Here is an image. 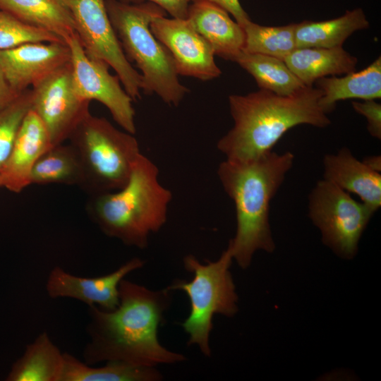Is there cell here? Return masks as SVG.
I'll list each match as a JSON object with an SVG mask.
<instances>
[{"instance_id": "obj_8", "label": "cell", "mask_w": 381, "mask_h": 381, "mask_svg": "<svg viewBox=\"0 0 381 381\" xmlns=\"http://www.w3.org/2000/svg\"><path fill=\"white\" fill-rule=\"evenodd\" d=\"M375 212L332 183L318 181L308 196V216L322 241L344 259L353 258L360 238Z\"/></svg>"}, {"instance_id": "obj_17", "label": "cell", "mask_w": 381, "mask_h": 381, "mask_svg": "<svg viewBox=\"0 0 381 381\" xmlns=\"http://www.w3.org/2000/svg\"><path fill=\"white\" fill-rule=\"evenodd\" d=\"M324 179L358 196L375 212L381 205V174L353 156L347 147L323 159Z\"/></svg>"}, {"instance_id": "obj_22", "label": "cell", "mask_w": 381, "mask_h": 381, "mask_svg": "<svg viewBox=\"0 0 381 381\" xmlns=\"http://www.w3.org/2000/svg\"><path fill=\"white\" fill-rule=\"evenodd\" d=\"M369 22L361 8L346 11L337 18L322 21L303 20L295 23L296 48L342 47L353 32L366 29Z\"/></svg>"}, {"instance_id": "obj_34", "label": "cell", "mask_w": 381, "mask_h": 381, "mask_svg": "<svg viewBox=\"0 0 381 381\" xmlns=\"http://www.w3.org/2000/svg\"><path fill=\"white\" fill-rule=\"evenodd\" d=\"M1 187H2V185H1V179H0V188Z\"/></svg>"}, {"instance_id": "obj_24", "label": "cell", "mask_w": 381, "mask_h": 381, "mask_svg": "<svg viewBox=\"0 0 381 381\" xmlns=\"http://www.w3.org/2000/svg\"><path fill=\"white\" fill-rule=\"evenodd\" d=\"M64 361L59 381H158L162 375L156 367L109 361L101 367H92L74 356L64 353Z\"/></svg>"}, {"instance_id": "obj_25", "label": "cell", "mask_w": 381, "mask_h": 381, "mask_svg": "<svg viewBox=\"0 0 381 381\" xmlns=\"http://www.w3.org/2000/svg\"><path fill=\"white\" fill-rule=\"evenodd\" d=\"M234 61L253 77L260 89L289 96L306 87L282 59L242 51Z\"/></svg>"}, {"instance_id": "obj_5", "label": "cell", "mask_w": 381, "mask_h": 381, "mask_svg": "<svg viewBox=\"0 0 381 381\" xmlns=\"http://www.w3.org/2000/svg\"><path fill=\"white\" fill-rule=\"evenodd\" d=\"M107 13L123 53L141 71L142 92L156 94L170 106H178L189 90L180 83L168 49L152 33L150 25L166 11L150 1L126 4L105 0Z\"/></svg>"}, {"instance_id": "obj_15", "label": "cell", "mask_w": 381, "mask_h": 381, "mask_svg": "<svg viewBox=\"0 0 381 381\" xmlns=\"http://www.w3.org/2000/svg\"><path fill=\"white\" fill-rule=\"evenodd\" d=\"M52 146L44 125L30 109L22 122L10 156L0 172L2 187L20 193L30 185V174L35 162Z\"/></svg>"}, {"instance_id": "obj_26", "label": "cell", "mask_w": 381, "mask_h": 381, "mask_svg": "<svg viewBox=\"0 0 381 381\" xmlns=\"http://www.w3.org/2000/svg\"><path fill=\"white\" fill-rule=\"evenodd\" d=\"M243 51L284 60L295 49V23L265 26L248 21L243 25Z\"/></svg>"}, {"instance_id": "obj_10", "label": "cell", "mask_w": 381, "mask_h": 381, "mask_svg": "<svg viewBox=\"0 0 381 381\" xmlns=\"http://www.w3.org/2000/svg\"><path fill=\"white\" fill-rule=\"evenodd\" d=\"M66 43L71 52L73 81L78 95L84 100H96L102 104L116 123L134 135L136 127L133 100L119 77L109 73L107 63L87 55L76 34Z\"/></svg>"}, {"instance_id": "obj_4", "label": "cell", "mask_w": 381, "mask_h": 381, "mask_svg": "<svg viewBox=\"0 0 381 381\" xmlns=\"http://www.w3.org/2000/svg\"><path fill=\"white\" fill-rule=\"evenodd\" d=\"M159 174L157 165L141 154L124 186L93 196L88 212L105 235L126 246L147 248L150 234L166 223L172 199Z\"/></svg>"}, {"instance_id": "obj_19", "label": "cell", "mask_w": 381, "mask_h": 381, "mask_svg": "<svg viewBox=\"0 0 381 381\" xmlns=\"http://www.w3.org/2000/svg\"><path fill=\"white\" fill-rule=\"evenodd\" d=\"M315 83L316 87L322 92L320 104L327 114L334 110L340 100L380 99L381 57L361 71H355L342 77H323Z\"/></svg>"}, {"instance_id": "obj_7", "label": "cell", "mask_w": 381, "mask_h": 381, "mask_svg": "<svg viewBox=\"0 0 381 381\" xmlns=\"http://www.w3.org/2000/svg\"><path fill=\"white\" fill-rule=\"evenodd\" d=\"M68 140L78 152L86 174V186L95 195L112 192L127 183L142 154L137 139L90 112Z\"/></svg>"}, {"instance_id": "obj_9", "label": "cell", "mask_w": 381, "mask_h": 381, "mask_svg": "<svg viewBox=\"0 0 381 381\" xmlns=\"http://www.w3.org/2000/svg\"><path fill=\"white\" fill-rule=\"evenodd\" d=\"M70 11L87 55L112 68L133 101L141 99L143 80L126 59L109 20L105 0H61Z\"/></svg>"}, {"instance_id": "obj_1", "label": "cell", "mask_w": 381, "mask_h": 381, "mask_svg": "<svg viewBox=\"0 0 381 381\" xmlns=\"http://www.w3.org/2000/svg\"><path fill=\"white\" fill-rule=\"evenodd\" d=\"M119 291V303L115 309L89 307L90 339L83 350L84 362L92 365L120 361L156 367L186 361L183 354L167 349L158 338L172 291L167 287L153 291L123 279Z\"/></svg>"}, {"instance_id": "obj_27", "label": "cell", "mask_w": 381, "mask_h": 381, "mask_svg": "<svg viewBox=\"0 0 381 381\" xmlns=\"http://www.w3.org/2000/svg\"><path fill=\"white\" fill-rule=\"evenodd\" d=\"M32 107L31 88L0 109V172L6 164L22 122Z\"/></svg>"}, {"instance_id": "obj_33", "label": "cell", "mask_w": 381, "mask_h": 381, "mask_svg": "<svg viewBox=\"0 0 381 381\" xmlns=\"http://www.w3.org/2000/svg\"><path fill=\"white\" fill-rule=\"evenodd\" d=\"M363 162L371 169L380 173V170H381L380 156H377V155L368 156L364 158Z\"/></svg>"}, {"instance_id": "obj_6", "label": "cell", "mask_w": 381, "mask_h": 381, "mask_svg": "<svg viewBox=\"0 0 381 381\" xmlns=\"http://www.w3.org/2000/svg\"><path fill=\"white\" fill-rule=\"evenodd\" d=\"M233 257L226 249L215 261L202 264L193 255L183 258L185 269L193 273L190 281L178 279L167 288L184 291L190 301V310L181 323L188 335V345H196L205 356L211 355L210 334L213 316H234L238 311V296L229 270Z\"/></svg>"}, {"instance_id": "obj_23", "label": "cell", "mask_w": 381, "mask_h": 381, "mask_svg": "<svg viewBox=\"0 0 381 381\" xmlns=\"http://www.w3.org/2000/svg\"><path fill=\"white\" fill-rule=\"evenodd\" d=\"M82 161L71 144L52 146L35 162L30 177L31 184L63 183L86 186Z\"/></svg>"}, {"instance_id": "obj_18", "label": "cell", "mask_w": 381, "mask_h": 381, "mask_svg": "<svg viewBox=\"0 0 381 381\" xmlns=\"http://www.w3.org/2000/svg\"><path fill=\"white\" fill-rule=\"evenodd\" d=\"M284 61L306 86L327 75L353 72L358 64L357 58L342 47L296 48Z\"/></svg>"}, {"instance_id": "obj_2", "label": "cell", "mask_w": 381, "mask_h": 381, "mask_svg": "<svg viewBox=\"0 0 381 381\" xmlns=\"http://www.w3.org/2000/svg\"><path fill=\"white\" fill-rule=\"evenodd\" d=\"M321 97V90L313 86L289 96L262 89L229 95L234 126L218 140V150L226 159L250 160L272 152L283 135L298 125L328 126L331 121Z\"/></svg>"}, {"instance_id": "obj_14", "label": "cell", "mask_w": 381, "mask_h": 381, "mask_svg": "<svg viewBox=\"0 0 381 381\" xmlns=\"http://www.w3.org/2000/svg\"><path fill=\"white\" fill-rule=\"evenodd\" d=\"M71 62L66 42H30L0 51V68L17 94Z\"/></svg>"}, {"instance_id": "obj_3", "label": "cell", "mask_w": 381, "mask_h": 381, "mask_svg": "<svg viewBox=\"0 0 381 381\" xmlns=\"http://www.w3.org/2000/svg\"><path fill=\"white\" fill-rule=\"evenodd\" d=\"M294 161L289 151H272L250 160L226 159L217 168L219 180L236 211V234L227 247L243 269L250 265L257 250L272 253L275 248L269 221L270 202Z\"/></svg>"}, {"instance_id": "obj_20", "label": "cell", "mask_w": 381, "mask_h": 381, "mask_svg": "<svg viewBox=\"0 0 381 381\" xmlns=\"http://www.w3.org/2000/svg\"><path fill=\"white\" fill-rule=\"evenodd\" d=\"M0 10L50 32L64 42L75 35L73 16L61 0H0Z\"/></svg>"}, {"instance_id": "obj_21", "label": "cell", "mask_w": 381, "mask_h": 381, "mask_svg": "<svg viewBox=\"0 0 381 381\" xmlns=\"http://www.w3.org/2000/svg\"><path fill=\"white\" fill-rule=\"evenodd\" d=\"M64 356L47 332L40 333L13 363L6 381H59Z\"/></svg>"}, {"instance_id": "obj_32", "label": "cell", "mask_w": 381, "mask_h": 381, "mask_svg": "<svg viewBox=\"0 0 381 381\" xmlns=\"http://www.w3.org/2000/svg\"><path fill=\"white\" fill-rule=\"evenodd\" d=\"M19 95L11 89L0 68V109L12 102Z\"/></svg>"}, {"instance_id": "obj_29", "label": "cell", "mask_w": 381, "mask_h": 381, "mask_svg": "<svg viewBox=\"0 0 381 381\" xmlns=\"http://www.w3.org/2000/svg\"><path fill=\"white\" fill-rule=\"evenodd\" d=\"M355 111L363 115L367 120V129L373 137L381 139V104L374 99L363 102L353 101Z\"/></svg>"}, {"instance_id": "obj_11", "label": "cell", "mask_w": 381, "mask_h": 381, "mask_svg": "<svg viewBox=\"0 0 381 381\" xmlns=\"http://www.w3.org/2000/svg\"><path fill=\"white\" fill-rule=\"evenodd\" d=\"M31 109L44 125L53 145L68 140L90 113L89 101L76 93L71 62L31 87Z\"/></svg>"}, {"instance_id": "obj_31", "label": "cell", "mask_w": 381, "mask_h": 381, "mask_svg": "<svg viewBox=\"0 0 381 381\" xmlns=\"http://www.w3.org/2000/svg\"><path fill=\"white\" fill-rule=\"evenodd\" d=\"M207 1L219 5L229 13L231 14L236 21L242 27L248 21L251 20L248 13L240 4L238 0H192V1Z\"/></svg>"}, {"instance_id": "obj_12", "label": "cell", "mask_w": 381, "mask_h": 381, "mask_svg": "<svg viewBox=\"0 0 381 381\" xmlns=\"http://www.w3.org/2000/svg\"><path fill=\"white\" fill-rule=\"evenodd\" d=\"M150 28L170 52L179 75L201 80H210L221 75L211 45L188 19L159 16L152 20Z\"/></svg>"}, {"instance_id": "obj_30", "label": "cell", "mask_w": 381, "mask_h": 381, "mask_svg": "<svg viewBox=\"0 0 381 381\" xmlns=\"http://www.w3.org/2000/svg\"><path fill=\"white\" fill-rule=\"evenodd\" d=\"M126 4H139L150 1L163 8L173 18L187 19L189 6L192 0H119Z\"/></svg>"}, {"instance_id": "obj_13", "label": "cell", "mask_w": 381, "mask_h": 381, "mask_svg": "<svg viewBox=\"0 0 381 381\" xmlns=\"http://www.w3.org/2000/svg\"><path fill=\"white\" fill-rule=\"evenodd\" d=\"M145 261L133 258L114 272L99 277H84L54 267L49 273L45 284L48 296L54 299L70 298L88 307L96 306L104 310L115 309L119 303V286L131 272L143 267Z\"/></svg>"}, {"instance_id": "obj_16", "label": "cell", "mask_w": 381, "mask_h": 381, "mask_svg": "<svg viewBox=\"0 0 381 381\" xmlns=\"http://www.w3.org/2000/svg\"><path fill=\"white\" fill-rule=\"evenodd\" d=\"M187 19L211 45L214 55L234 61L243 51V28L219 5L207 1H192Z\"/></svg>"}, {"instance_id": "obj_28", "label": "cell", "mask_w": 381, "mask_h": 381, "mask_svg": "<svg viewBox=\"0 0 381 381\" xmlns=\"http://www.w3.org/2000/svg\"><path fill=\"white\" fill-rule=\"evenodd\" d=\"M64 42L55 35L16 18L0 10V51L30 42Z\"/></svg>"}]
</instances>
